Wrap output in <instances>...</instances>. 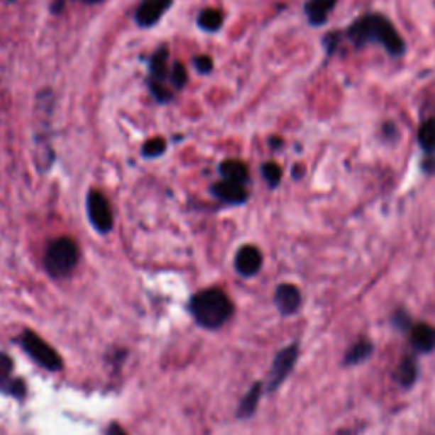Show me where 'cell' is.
I'll return each instance as SVG.
<instances>
[{
    "mask_svg": "<svg viewBox=\"0 0 435 435\" xmlns=\"http://www.w3.org/2000/svg\"><path fill=\"white\" fill-rule=\"evenodd\" d=\"M347 38L357 48H363L368 43H379L391 57H402L407 51V45L400 36L398 29L382 14H365L359 17L347 29Z\"/></svg>",
    "mask_w": 435,
    "mask_h": 435,
    "instance_id": "cell-1",
    "label": "cell"
},
{
    "mask_svg": "<svg viewBox=\"0 0 435 435\" xmlns=\"http://www.w3.org/2000/svg\"><path fill=\"white\" fill-rule=\"evenodd\" d=\"M194 320L204 329L216 330L230 320L233 314V303L219 290H206L196 294L191 301Z\"/></svg>",
    "mask_w": 435,
    "mask_h": 435,
    "instance_id": "cell-2",
    "label": "cell"
},
{
    "mask_svg": "<svg viewBox=\"0 0 435 435\" xmlns=\"http://www.w3.org/2000/svg\"><path fill=\"white\" fill-rule=\"evenodd\" d=\"M79 262V248L70 238H58L48 247L45 264L51 277H65Z\"/></svg>",
    "mask_w": 435,
    "mask_h": 435,
    "instance_id": "cell-3",
    "label": "cell"
},
{
    "mask_svg": "<svg viewBox=\"0 0 435 435\" xmlns=\"http://www.w3.org/2000/svg\"><path fill=\"white\" fill-rule=\"evenodd\" d=\"M19 343L23 346L24 351L41 365V368L48 369L51 373L62 369L63 360L60 359L57 351H55L51 346H48V343H46L38 334H34L31 330H26L24 334L21 335Z\"/></svg>",
    "mask_w": 435,
    "mask_h": 435,
    "instance_id": "cell-4",
    "label": "cell"
},
{
    "mask_svg": "<svg viewBox=\"0 0 435 435\" xmlns=\"http://www.w3.org/2000/svg\"><path fill=\"white\" fill-rule=\"evenodd\" d=\"M296 359H298V347L290 346L282 348L277 356H275L272 369L269 374V391L277 390L282 385L284 379L290 376V373L294 368Z\"/></svg>",
    "mask_w": 435,
    "mask_h": 435,
    "instance_id": "cell-5",
    "label": "cell"
},
{
    "mask_svg": "<svg viewBox=\"0 0 435 435\" xmlns=\"http://www.w3.org/2000/svg\"><path fill=\"white\" fill-rule=\"evenodd\" d=\"M87 209H89V218L92 221V225L97 228L102 233L113 228V213H111L109 202L101 192L92 191L89 194L87 199Z\"/></svg>",
    "mask_w": 435,
    "mask_h": 435,
    "instance_id": "cell-6",
    "label": "cell"
},
{
    "mask_svg": "<svg viewBox=\"0 0 435 435\" xmlns=\"http://www.w3.org/2000/svg\"><path fill=\"white\" fill-rule=\"evenodd\" d=\"M170 4L172 0H143L136 11L138 24L145 26V28L157 24L158 19L170 7Z\"/></svg>",
    "mask_w": 435,
    "mask_h": 435,
    "instance_id": "cell-7",
    "label": "cell"
},
{
    "mask_svg": "<svg viewBox=\"0 0 435 435\" xmlns=\"http://www.w3.org/2000/svg\"><path fill=\"white\" fill-rule=\"evenodd\" d=\"M0 391L17 398H23L26 393L24 381L12 378V360L2 352H0Z\"/></svg>",
    "mask_w": 435,
    "mask_h": 435,
    "instance_id": "cell-8",
    "label": "cell"
},
{
    "mask_svg": "<svg viewBox=\"0 0 435 435\" xmlns=\"http://www.w3.org/2000/svg\"><path fill=\"white\" fill-rule=\"evenodd\" d=\"M235 267L240 274L245 275V277L255 275L262 267L260 250H258L257 247H252V245L242 247L238 250V253H236Z\"/></svg>",
    "mask_w": 435,
    "mask_h": 435,
    "instance_id": "cell-9",
    "label": "cell"
},
{
    "mask_svg": "<svg viewBox=\"0 0 435 435\" xmlns=\"http://www.w3.org/2000/svg\"><path fill=\"white\" fill-rule=\"evenodd\" d=\"M275 307L282 314H292L298 312L301 304V292L294 284H281L274 294Z\"/></svg>",
    "mask_w": 435,
    "mask_h": 435,
    "instance_id": "cell-10",
    "label": "cell"
},
{
    "mask_svg": "<svg viewBox=\"0 0 435 435\" xmlns=\"http://www.w3.org/2000/svg\"><path fill=\"white\" fill-rule=\"evenodd\" d=\"M335 6H337V0H308L307 6H304V12L312 26H323L329 19Z\"/></svg>",
    "mask_w": 435,
    "mask_h": 435,
    "instance_id": "cell-11",
    "label": "cell"
},
{
    "mask_svg": "<svg viewBox=\"0 0 435 435\" xmlns=\"http://www.w3.org/2000/svg\"><path fill=\"white\" fill-rule=\"evenodd\" d=\"M213 192L219 199L230 202V204H240V202L247 201V189H245L243 184L230 182V180L225 179L213 187Z\"/></svg>",
    "mask_w": 435,
    "mask_h": 435,
    "instance_id": "cell-12",
    "label": "cell"
},
{
    "mask_svg": "<svg viewBox=\"0 0 435 435\" xmlns=\"http://www.w3.org/2000/svg\"><path fill=\"white\" fill-rule=\"evenodd\" d=\"M412 343L417 351L430 352L435 348V326L427 323H419L410 331Z\"/></svg>",
    "mask_w": 435,
    "mask_h": 435,
    "instance_id": "cell-13",
    "label": "cell"
},
{
    "mask_svg": "<svg viewBox=\"0 0 435 435\" xmlns=\"http://www.w3.org/2000/svg\"><path fill=\"white\" fill-rule=\"evenodd\" d=\"M219 170H221V175L225 177V180H230V182L243 184L245 186L248 179L247 167L240 160H225L219 165Z\"/></svg>",
    "mask_w": 435,
    "mask_h": 435,
    "instance_id": "cell-14",
    "label": "cell"
},
{
    "mask_svg": "<svg viewBox=\"0 0 435 435\" xmlns=\"http://www.w3.org/2000/svg\"><path fill=\"white\" fill-rule=\"evenodd\" d=\"M260 391H262V385L260 382H255V385L250 387L248 393L243 396V400L240 402L238 407L240 419H248V417H252L253 413H255L258 400H260Z\"/></svg>",
    "mask_w": 435,
    "mask_h": 435,
    "instance_id": "cell-15",
    "label": "cell"
},
{
    "mask_svg": "<svg viewBox=\"0 0 435 435\" xmlns=\"http://www.w3.org/2000/svg\"><path fill=\"white\" fill-rule=\"evenodd\" d=\"M419 145L425 153H435V118H430L420 124Z\"/></svg>",
    "mask_w": 435,
    "mask_h": 435,
    "instance_id": "cell-16",
    "label": "cell"
},
{
    "mask_svg": "<svg viewBox=\"0 0 435 435\" xmlns=\"http://www.w3.org/2000/svg\"><path fill=\"white\" fill-rule=\"evenodd\" d=\"M197 23L204 31H218L219 28H221L223 24V16L221 12L216 11V9H206V11H202L199 14V19H197Z\"/></svg>",
    "mask_w": 435,
    "mask_h": 435,
    "instance_id": "cell-17",
    "label": "cell"
},
{
    "mask_svg": "<svg viewBox=\"0 0 435 435\" xmlns=\"http://www.w3.org/2000/svg\"><path fill=\"white\" fill-rule=\"evenodd\" d=\"M373 347L371 343L368 342V340H360V342H357L348 348L347 356H346V364H359L363 363L371 354Z\"/></svg>",
    "mask_w": 435,
    "mask_h": 435,
    "instance_id": "cell-18",
    "label": "cell"
},
{
    "mask_svg": "<svg viewBox=\"0 0 435 435\" xmlns=\"http://www.w3.org/2000/svg\"><path fill=\"white\" fill-rule=\"evenodd\" d=\"M396 379L398 382L404 387L412 386L417 379V364L413 359H404L402 364L398 365V371H396Z\"/></svg>",
    "mask_w": 435,
    "mask_h": 435,
    "instance_id": "cell-19",
    "label": "cell"
},
{
    "mask_svg": "<svg viewBox=\"0 0 435 435\" xmlns=\"http://www.w3.org/2000/svg\"><path fill=\"white\" fill-rule=\"evenodd\" d=\"M167 70V51L160 50L153 55L152 58V77L155 84H158L163 77H165Z\"/></svg>",
    "mask_w": 435,
    "mask_h": 435,
    "instance_id": "cell-20",
    "label": "cell"
},
{
    "mask_svg": "<svg viewBox=\"0 0 435 435\" xmlns=\"http://www.w3.org/2000/svg\"><path fill=\"white\" fill-rule=\"evenodd\" d=\"M262 175H264V179L269 182L270 187H275L279 184V180L282 177V172L281 167L277 165V163L269 162L265 163V165H262Z\"/></svg>",
    "mask_w": 435,
    "mask_h": 435,
    "instance_id": "cell-21",
    "label": "cell"
},
{
    "mask_svg": "<svg viewBox=\"0 0 435 435\" xmlns=\"http://www.w3.org/2000/svg\"><path fill=\"white\" fill-rule=\"evenodd\" d=\"M165 152V141L162 140V138H153V140H150L148 143L143 146V155L148 158L158 157V155H162Z\"/></svg>",
    "mask_w": 435,
    "mask_h": 435,
    "instance_id": "cell-22",
    "label": "cell"
},
{
    "mask_svg": "<svg viewBox=\"0 0 435 435\" xmlns=\"http://www.w3.org/2000/svg\"><path fill=\"white\" fill-rule=\"evenodd\" d=\"M170 79H172V82H174L175 87H182V85L186 84V80H187L186 68H184L180 63H175L174 68H172V72H170Z\"/></svg>",
    "mask_w": 435,
    "mask_h": 435,
    "instance_id": "cell-23",
    "label": "cell"
},
{
    "mask_svg": "<svg viewBox=\"0 0 435 435\" xmlns=\"http://www.w3.org/2000/svg\"><path fill=\"white\" fill-rule=\"evenodd\" d=\"M194 62H196V68L201 73H208L211 68H213V62H211V58L208 57H199L194 60Z\"/></svg>",
    "mask_w": 435,
    "mask_h": 435,
    "instance_id": "cell-24",
    "label": "cell"
},
{
    "mask_svg": "<svg viewBox=\"0 0 435 435\" xmlns=\"http://www.w3.org/2000/svg\"><path fill=\"white\" fill-rule=\"evenodd\" d=\"M106 435H128V434L124 432V429L121 427V425L111 424V425H109V429H107Z\"/></svg>",
    "mask_w": 435,
    "mask_h": 435,
    "instance_id": "cell-25",
    "label": "cell"
},
{
    "mask_svg": "<svg viewBox=\"0 0 435 435\" xmlns=\"http://www.w3.org/2000/svg\"><path fill=\"white\" fill-rule=\"evenodd\" d=\"M82 2H87V4H97V2H101V0H82Z\"/></svg>",
    "mask_w": 435,
    "mask_h": 435,
    "instance_id": "cell-26",
    "label": "cell"
}]
</instances>
